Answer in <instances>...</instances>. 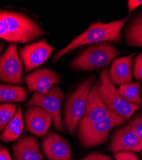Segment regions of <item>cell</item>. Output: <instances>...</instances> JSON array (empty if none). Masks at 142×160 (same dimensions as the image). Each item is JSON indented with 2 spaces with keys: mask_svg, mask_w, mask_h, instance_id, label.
<instances>
[{
  "mask_svg": "<svg viewBox=\"0 0 142 160\" xmlns=\"http://www.w3.org/2000/svg\"><path fill=\"white\" fill-rule=\"evenodd\" d=\"M110 149L115 154L124 151L140 152L142 150V144L130 122L115 132Z\"/></svg>",
  "mask_w": 142,
  "mask_h": 160,
  "instance_id": "obj_12",
  "label": "cell"
},
{
  "mask_svg": "<svg viewBox=\"0 0 142 160\" xmlns=\"http://www.w3.org/2000/svg\"><path fill=\"white\" fill-rule=\"evenodd\" d=\"M141 81L135 83H127L119 86L117 89L120 96L126 101L136 104L142 107V101L140 95V88Z\"/></svg>",
  "mask_w": 142,
  "mask_h": 160,
  "instance_id": "obj_20",
  "label": "cell"
},
{
  "mask_svg": "<svg viewBox=\"0 0 142 160\" xmlns=\"http://www.w3.org/2000/svg\"><path fill=\"white\" fill-rule=\"evenodd\" d=\"M55 48L45 39L27 45L19 51V55L25 66V72H30L42 65L52 54Z\"/></svg>",
  "mask_w": 142,
  "mask_h": 160,
  "instance_id": "obj_9",
  "label": "cell"
},
{
  "mask_svg": "<svg viewBox=\"0 0 142 160\" xmlns=\"http://www.w3.org/2000/svg\"><path fill=\"white\" fill-rule=\"evenodd\" d=\"M0 16L14 43H29L45 33L37 22L19 13L0 10Z\"/></svg>",
  "mask_w": 142,
  "mask_h": 160,
  "instance_id": "obj_2",
  "label": "cell"
},
{
  "mask_svg": "<svg viewBox=\"0 0 142 160\" xmlns=\"http://www.w3.org/2000/svg\"><path fill=\"white\" fill-rule=\"evenodd\" d=\"M115 160H139L137 155L132 151H124L114 154Z\"/></svg>",
  "mask_w": 142,
  "mask_h": 160,
  "instance_id": "obj_24",
  "label": "cell"
},
{
  "mask_svg": "<svg viewBox=\"0 0 142 160\" xmlns=\"http://www.w3.org/2000/svg\"><path fill=\"white\" fill-rule=\"evenodd\" d=\"M64 94L61 89L54 85L46 94L35 92L31 99L26 103L25 106H38L45 110L52 118L54 128L63 132V124L61 119V104Z\"/></svg>",
  "mask_w": 142,
  "mask_h": 160,
  "instance_id": "obj_7",
  "label": "cell"
},
{
  "mask_svg": "<svg viewBox=\"0 0 142 160\" xmlns=\"http://www.w3.org/2000/svg\"><path fill=\"white\" fill-rule=\"evenodd\" d=\"M52 118L42 108L30 106L26 110L24 122L26 131L41 137L45 135L52 122Z\"/></svg>",
  "mask_w": 142,
  "mask_h": 160,
  "instance_id": "obj_11",
  "label": "cell"
},
{
  "mask_svg": "<svg viewBox=\"0 0 142 160\" xmlns=\"http://www.w3.org/2000/svg\"><path fill=\"white\" fill-rule=\"evenodd\" d=\"M120 52L109 42L92 45L83 51L71 63V68L80 71H92L110 63Z\"/></svg>",
  "mask_w": 142,
  "mask_h": 160,
  "instance_id": "obj_5",
  "label": "cell"
},
{
  "mask_svg": "<svg viewBox=\"0 0 142 160\" xmlns=\"http://www.w3.org/2000/svg\"><path fill=\"white\" fill-rule=\"evenodd\" d=\"M136 55L134 52L130 55L120 57L113 60L108 76L110 82L114 86L130 83L133 82L132 60Z\"/></svg>",
  "mask_w": 142,
  "mask_h": 160,
  "instance_id": "obj_15",
  "label": "cell"
},
{
  "mask_svg": "<svg viewBox=\"0 0 142 160\" xmlns=\"http://www.w3.org/2000/svg\"><path fill=\"white\" fill-rule=\"evenodd\" d=\"M3 49V45L2 44H0V52L2 51Z\"/></svg>",
  "mask_w": 142,
  "mask_h": 160,
  "instance_id": "obj_29",
  "label": "cell"
},
{
  "mask_svg": "<svg viewBox=\"0 0 142 160\" xmlns=\"http://www.w3.org/2000/svg\"><path fill=\"white\" fill-rule=\"evenodd\" d=\"M81 160H115L111 156L97 152H94Z\"/></svg>",
  "mask_w": 142,
  "mask_h": 160,
  "instance_id": "obj_25",
  "label": "cell"
},
{
  "mask_svg": "<svg viewBox=\"0 0 142 160\" xmlns=\"http://www.w3.org/2000/svg\"><path fill=\"white\" fill-rule=\"evenodd\" d=\"M141 143L142 144V113L136 114L135 117L130 121Z\"/></svg>",
  "mask_w": 142,
  "mask_h": 160,
  "instance_id": "obj_22",
  "label": "cell"
},
{
  "mask_svg": "<svg viewBox=\"0 0 142 160\" xmlns=\"http://www.w3.org/2000/svg\"><path fill=\"white\" fill-rule=\"evenodd\" d=\"M17 109L16 104L7 103L0 105V131L5 129L16 115Z\"/></svg>",
  "mask_w": 142,
  "mask_h": 160,
  "instance_id": "obj_21",
  "label": "cell"
},
{
  "mask_svg": "<svg viewBox=\"0 0 142 160\" xmlns=\"http://www.w3.org/2000/svg\"><path fill=\"white\" fill-rule=\"evenodd\" d=\"M0 160H12L8 149L2 145H0Z\"/></svg>",
  "mask_w": 142,
  "mask_h": 160,
  "instance_id": "obj_28",
  "label": "cell"
},
{
  "mask_svg": "<svg viewBox=\"0 0 142 160\" xmlns=\"http://www.w3.org/2000/svg\"><path fill=\"white\" fill-rule=\"evenodd\" d=\"M12 151L15 160H43L38 140L34 136L21 137L13 145Z\"/></svg>",
  "mask_w": 142,
  "mask_h": 160,
  "instance_id": "obj_16",
  "label": "cell"
},
{
  "mask_svg": "<svg viewBox=\"0 0 142 160\" xmlns=\"http://www.w3.org/2000/svg\"><path fill=\"white\" fill-rule=\"evenodd\" d=\"M17 44L10 43L0 57V82L22 84L23 64L17 53Z\"/></svg>",
  "mask_w": 142,
  "mask_h": 160,
  "instance_id": "obj_8",
  "label": "cell"
},
{
  "mask_svg": "<svg viewBox=\"0 0 142 160\" xmlns=\"http://www.w3.org/2000/svg\"><path fill=\"white\" fill-rule=\"evenodd\" d=\"M0 38L4 39L7 42H13L11 36L8 32L5 22L1 16H0Z\"/></svg>",
  "mask_w": 142,
  "mask_h": 160,
  "instance_id": "obj_26",
  "label": "cell"
},
{
  "mask_svg": "<svg viewBox=\"0 0 142 160\" xmlns=\"http://www.w3.org/2000/svg\"><path fill=\"white\" fill-rule=\"evenodd\" d=\"M24 80L30 92L35 91L44 95L55 84L61 83L59 75L49 69L35 70L26 76Z\"/></svg>",
  "mask_w": 142,
  "mask_h": 160,
  "instance_id": "obj_13",
  "label": "cell"
},
{
  "mask_svg": "<svg viewBox=\"0 0 142 160\" xmlns=\"http://www.w3.org/2000/svg\"><path fill=\"white\" fill-rule=\"evenodd\" d=\"M99 80V96L110 111L118 114L127 121L131 118L136 110L141 108L138 104L126 101L120 96L117 89L110 82L106 69L100 72Z\"/></svg>",
  "mask_w": 142,
  "mask_h": 160,
  "instance_id": "obj_6",
  "label": "cell"
},
{
  "mask_svg": "<svg viewBox=\"0 0 142 160\" xmlns=\"http://www.w3.org/2000/svg\"><path fill=\"white\" fill-rule=\"evenodd\" d=\"M126 120L112 112L107 117L84 126H77V137L81 145L91 148L104 143L110 131L115 127L124 124Z\"/></svg>",
  "mask_w": 142,
  "mask_h": 160,
  "instance_id": "obj_4",
  "label": "cell"
},
{
  "mask_svg": "<svg viewBox=\"0 0 142 160\" xmlns=\"http://www.w3.org/2000/svg\"><path fill=\"white\" fill-rule=\"evenodd\" d=\"M141 98H142V91H141ZM142 100V99H141Z\"/></svg>",
  "mask_w": 142,
  "mask_h": 160,
  "instance_id": "obj_30",
  "label": "cell"
},
{
  "mask_svg": "<svg viewBox=\"0 0 142 160\" xmlns=\"http://www.w3.org/2000/svg\"><path fill=\"white\" fill-rule=\"evenodd\" d=\"M94 83V77L89 78L67 98L64 111L63 126L73 137H75L77 125L85 113L88 96Z\"/></svg>",
  "mask_w": 142,
  "mask_h": 160,
  "instance_id": "obj_3",
  "label": "cell"
},
{
  "mask_svg": "<svg viewBox=\"0 0 142 160\" xmlns=\"http://www.w3.org/2000/svg\"><path fill=\"white\" fill-rule=\"evenodd\" d=\"M124 36L127 46L142 48V15L133 20Z\"/></svg>",
  "mask_w": 142,
  "mask_h": 160,
  "instance_id": "obj_19",
  "label": "cell"
},
{
  "mask_svg": "<svg viewBox=\"0 0 142 160\" xmlns=\"http://www.w3.org/2000/svg\"><path fill=\"white\" fill-rule=\"evenodd\" d=\"M42 147L49 160H72L69 142L56 133L49 132L44 139Z\"/></svg>",
  "mask_w": 142,
  "mask_h": 160,
  "instance_id": "obj_14",
  "label": "cell"
},
{
  "mask_svg": "<svg viewBox=\"0 0 142 160\" xmlns=\"http://www.w3.org/2000/svg\"><path fill=\"white\" fill-rule=\"evenodd\" d=\"M141 5H142V0H129L127 2L129 12L131 13Z\"/></svg>",
  "mask_w": 142,
  "mask_h": 160,
  "instance_id": "obj_27",
  "label": "cell"
},
{
  "mask_svg": "<svg viewBox=\"0 0 142 160\" xmlns=\"http://www.w3.org/2000/svg\"><path fill=\"white\" fill-rule=\"evenodd\" d=\"M24 127L21 108L18 106L16 115L7 124L3 132L0 135V140L4 142L16 141L21 135Z\"/></svg>",
  "mask_w": 142,
  "mask_h": 160,
  "instance_id": "obj_17",
  "label": "cell"
},
{
  "mask_svg": "<svg viewBox=\"0 0 142 160\" xmlns=\"http://www.w3.org/2000/svg\"><path fill=\"white\" fill-rule=\"evenodd\" d=\"M28 97L27 89L23 87L0 85V102H24Z\"/></svg>",
  "mask_w": 142,
  "mask_h": 160,
  "instance_id": "obj_18",
  "label": "cell"
},
{
  "mask_svg": "<svg viewBox=\"0 0 142 160\" xmlns=\"http://www.w3.org/2000/svg\"><path fill=\"white\" fill-rule=\"evenodd\" d=\"M127 19L128 17H126L123 19L108 23L97 22L91 24L86 31L76 37L67 46L58 51L53 58V62L56 63L69 52L84 45L109 41L121 42V30Z\"/></svg>",
  "mask_w": 142,
  "mask_h": 160,
  "instance_id": "obj_1",
  "label": "cell"
},
{
  "mask_svg": "<svg viewBox=\"0 0 142 160\" xmlns=\"http://www.w3.org/2000/svg\"><path fill=\"white\" fill-rule=\"evenodd\" d=\"M133 76L136 79H142V51L135 58Z\"/></svg>",
  "mask_w": 142,
  "mask_h": 160,
  "instance_id": "obj_23",
  "label": "cell"
},
{
  "mask_svg": "<svg viewBox=\"0 0 142 160\" xmlns=\"http://www.w3.org/2000/svg\"><path fill=\"white\" fill-rule=\"evenodd\" d=\"M99 86L100 80H98L90 90L85 113L77 126H84L98 121L107 117L112 113L100 99Z\"/></svg>",
  "mask_w": 142,
  "mask_h": 160,
  "instance_id": "obj_10",
  "label": "cell"
}]
</instances>
